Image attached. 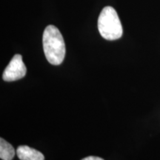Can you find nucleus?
Wrapping results in <instances>:
<instances>
[{
    "label": "nucleus",
    "mask_w": 160,
    "mask_h": 160,
    "mask_svg": "<svg viewBox=\"0 0 160 160\" xmlns=\"http://www.w3.org/2000/svg\"><path fill=\"white\" fill-rule=\"evenodd\" d=\"M15 156V150L9 142L0 139V158L2 160H12Z\"/></svg>",
    "instance_id": "5"
},
{
    "label": "nucleus",
    "mask_w": 160,
    "mask_h": 160,
    "mask_svg": "<svg viewBox=\"0 0 160 160\" xmlns=\"http://www.w3.org/2000/svg\"><path fill=\"white\" fill-rule=\"evenodd\" d=\"M98 29L102 37L107 40H116L122 36V26L113 8L108 6L102 9L98 19Z\"/></svg>",
    "instance_id": "2"
},
{
    "label": "nucleus",
    "mask_w": 160,
    "mask_h": 160,
    "mask_svg": "<svg viewBox=\"0 0 160 160\" xmlns=\"http://www.w3.org/2000/svg\"><path fill=\"white\" fill-rule=\"evenodd\" d=\"M43 50L45 57L53 65H59L65 56V45L62 35L57 28L48 25L45 29L42 37Z\"/></svg>",
    "instance_id": "1"
},
{
    "label": "nucleus",
    "mask_w": 160,
    "mask_h": 160,
    "mask_svg": "<svg viewBox=\"0 0 160 160\" xmlns=\"http://www.w3.org/2000/svg\"><path fill=\"white\" fill-rule=\"evenodd\" d=\"M27 68L20 54L13 56L8 65L4 71L2 78L4 81L13 82L19 80L26 75Z\"/></svg>",
    "instance_id": "3"
},
{
    "label": "nucleus",
    "mask_w": 160,
    "mask_h": 160,
    "mask_svg": "<svg viewBox=\"0 0 160 160\" xmlns=\"http://www.w3.org/2000/svg\"><path fill=\"white\" fill-rule=\"evenodd\" d=\"M17 154L20 160H45V157L41 152L27 145L18 147Z\"/></svg>",
    "instance_id": "4"
},
{
    "label": "nucleus",
    "mask_w": 160,
    "mask_h": 160,
    "mask_svg": "<svg viewBox=\"0 0 160 160\" xmlns=\"http://www.w3.org/2000/svg\"><path fill=\"white\" fill-rule=\"evenodd\" d=\"M82 160H104L103 159L100 157H93V156H91V157H88L84 158Z\"/></svg>",
    "instance_id": "6"
}]
</instances>
